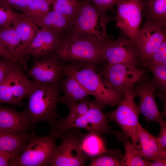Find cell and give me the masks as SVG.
Returning <instances> with one entry per match:
<instances>
[{
	"label": "cell",
	"instance_id": "1",
	"mask_svg": "<svg viewBox=\"0 0 166 166\" xmlns=\"http://www.w3.org/2000/svg\"><path fill=\"white\" fill-rule=\"evenodd\" d=\"M63 75L76 79L93 96L101 109L106 106H113L122 100L96 69V65L89 62L73 61L62 63Z\"/></svg>",
	"mask_w": 166,
	"mask_h": 166
},
{
	"label": "cell",
	"instance_id": "18",
	"mask_svg": "<svg viewBox=\"0 0 166 166\" xmlns=\"http://www.w3.org/2000/svg\"><path fill=\"white\" fill-rule=\"evenodd\" d=\"M66 77L61 81V89L64 93V96H60L59 101L69 107L85 99L87 96L92 95L74 77L70 76Z\"/></svg>",
	"mask_w": 166,
	"mask_h": 166
},
{
	"label": "cell",
	"instance_id": "16",
	"mask_svg": "<svg viewBox=\"0 0 166 166\" xmlns=\"http://www.w3.org/2000/svg\"><path fill=\"white\" fill-rule=\"evenodd\" d=\"M61 38L45 29L39 30L33 41L25 51L36 59L53 54Z\"/></svg>",
	"mask_w": 166,
	"mask_h": 166
},
{
	"label": "cell",
	"instance_id": "15",
	"mask_svg": "<svg viewBox=\"0 0 166 166\" xmlns=\"http://www.w3.org/2000/svg\"><path fill=\"white\" fill-rule=\"evenodd\" d=\"M27 76L32 81L41 83L60 82L63 75L62 63L53 53L35 59L28 71Z\"/></svg>",
	"mask_w": 166,
	"mask_h": 166
},
{
	"label": "cell",
	"instance_id": "11",
	"mask_svg": "<svg viewBox=\"0 0 166 166\" xmlns=\"http://www.w3.org/2000/svg\"><path fill=\"white\" fill-rule=\"evenodd\" d=\"M116 25L132 42L140 30L142 20L141 0H116Z\"/></svg>",
	"mask_w": 166,
	"mask_h": 166
},
{
	"label": "cell",
	"instance_id": "37",
	"mask_svg": "<svg viewBox=\"0 0 166 166\" xmlns=\"http://www.w3.org/2000/svg\"><path fill=\"white\" fill-rule=\"evenodd\" d=\"M160 125V131L157 140L160 148L166 152V123L164 120L159 123Z\"/></svg>",
	"mask_w": 166,
	"mask_h": 166
},
{
	"label": "cell",
	"instance_id": "14",
	"mask_svg": "<svg viewBox=\"0 0 166 166\" xmlns=\"http://www.w3.org/2000/svg\"><path fill=\"white\" fill-rule=\"evenodd\" d=\"M103 61L107 65L128 64L136 67L140 61L132 42L122 37L114 41H110L101 48Z\"/></svg>",
	"mask_w": 166,
	"mask_h": 166
},
{
	"label": "cell",
	"instance_id": "38",
	"mask_svg": "<svg viewBox=\"0 0 166 166\" xmlns=\"http://www.w3.org/2000/svg\"><path fill=\"white\" fill-rule=\"evenodd\" d=\"M12 159L9 153L0 151V166H10Z\"/></svg>",
	"mask_w": 166,
	"mask_h": 166
},
{
	"label": "cell",
	"instance_id": "9",
	"mask_svg": "<svg viewBox=\"0 0 166 166\" xmlns=\"http://www.w3.org/2000/svg\"><path fill=\"white\" fill-rule=\"evenodd\" d=\"M148 71L128 64L122 63L107 65L100 73L123 99L127 92Z\"/></svg>",
	"mask_w": 166,
	"mask_h": 166
},
{
	"label": "cell",
	"instance_id": "24",
	"mask_svg": "<svg viewBox=\"0 0 166 166\" xmlns=\"http://www.w3.org/2000/svg\"><path fill=\"white\" fill-rule=\"evenodd\" d=\"M100 135L89 132L81 138L82 150L89 157L97 156L107 151L105 142Z\"/></svg>",
	"mask_w": 166,
	"mask_h": 166
},
{
	"label": "cell",
	"instance_id": "3",
	"mask_svg": "<svg viewBox=\"0 0 166 166\" xmlns=\"http://www.w3.org/2000/svg\"><path fill=\"white\" fill-rule=\"evenodd\" d=\"M33 82L24 111L31 125L43 121L50 123L58 117L56 108L60 97L61 81L54 83Z\"/></svg>",
	"mask_w": 166,
	"mask_h": 166
},
{
	"label": "cell",
	"instance_id": "21",
	"mask_svg": "<svg viewBox=\"0 0 166 166\" xmlns=\"http://www.w3.org/2000/svg\"><path fill=\"white\" fill-rule=\"evenodd\" d=\"M13 28L19 36L21 42L20 55L24 57V53L39 30L36 25L25 14L13 22Z\"/></svg>",
	"mask_w": 166,
	"mask_h": 166
},
{
	"label": "cell",
	"instance_id": "6",
	"mask_svg": "<svg viewBox=\"0 0 166 166\" xmlns=\"http://www.w3.org/2000/svg\"><path fill=\"white\" fill-rule=\"evenodd\" d=\"M131 88L122 100L117 104V109L105 114L108 120L116 122L122 131V137L130 139L135 146L139 142L137 131L140 114L139 109L134 101Z\"/></svg>",
	"mask_w": 166,
	"mask_h": 166
},
{
	"label": "cell",
	"instance_id": "40",
	"mask_svg": "<svg viewBox=\"0 0 166 166\" xmlns=\"http://www.w3.org/2000/svg\"><path fill=\"white\" fill-rule=\"evenodd\" d=\"M0 57H5L10 59H18L13 57L7 50L0 41Z\"/></svg>",
	"mask_w": 166,
	"mask_h": 166
},
{
	"label": "cell",
	"instance_id": "30",
	"mask_svg": "<svg viewBox=\"0 0 166 166\" xmlns=\"http://www.w3.org/2000/svg\"><path fill=\"white\" fill-rule=\"evenodd\" d=\"M93 101H88L85 98L75 104L69 106V111L67 117L61 118L65 121L75 120L85 114L92 106Z\"/></svg>",
	"mask_w": 166,
	"mask_h": 166
},
{
	"label": "cell",
	"instance_id": "17",
	"mask_svg": "<svg viewBox=\"0 0 166 166\" xmlns=\"http://www.w3.org/2000/svg\"><path fill=\"white\" fill-rule=\"evenodd\" d=\"M32 125L25 111L18 112L13 109L0 105V131L24 134Z\"/></svg>",
	"mask_w": 166,
	"mask_h": 166
},
{
	"label": "cell",
	"instance_id": "35",
	"mask_svg": "<svg viewBox=\"0 0 166 166\" xmlns=\"http://www.w3.org/2000/svg\"><path fill=\"white\" fill-rule=\"evenodd\" d=\"M32 0H0V4L4 7L20 11L25 14Z\"/></svg>",
	"mask_w": 166,
	"mask_h": 166
},
{
	"label": "cell",
	"instance_id": "33",
	"mask_svg": "<svg viewBox=\"0 0 166 166\" xmlns=\"http://www.w3.org/2000/svg\"><path fill=\"white\" fill-rule=\"evenodd\" d=\"M22 14L6 7L0 4V28L10 26L15 19Z\"/></svg>",
	"mask_w": 166,
	"mask_h": 166
},
{
	"label": "cell",
	"instance_id": "7",
	"mask_svg": "<svg viewBox=\"0 0 166 166\" xmlns=\"http://www.w3.org/2000/svg\"><path fill=\"white\" fill-rule=\"evenodd\" d=\"M55 140L50 135H31L23 151L10 166L49 165L57 147Z\"/></svg>",
	"mask_w": 166,
	"mask_h": 166
},
{
	"label": "cell",
	"instance_id": "2",
	"mask_svg": "<svg viewBox=\"0 0 166 166\" xmlns=\"http://www.w3.org/2000/svg\"><path fill=\"white\" fill-rule=\"evenodd\" d=\"M108 19L104 12L86 1H81L68 34L102 48L111 40L107 34Z\"/></svg>",
	"mask_w": 166,
	"mask_h": 166
},
{
	"label": "cell",
	"instance_id": "5",
	"mask_svg": "<svg viewBox=\"0 0 166 166\" xmlns=\"http://www.w3.org/2000/svg\"><path fill=\"white\" fill-rule=\"evenodd\" d=\"M101 48L89 41L67 35L61 38L53 54L62 63L82 61L96 65L103 61Z\"/></svg>",
	"mask_w": 166,
	"mask_h": 166
},
{
	"label": "cell",
	"instance_id": "34",
	"mask_svg": "<svg viewBox=\"0 0 166 166\" xmlns=\"http://www.w3.org/2000/svg\"><path fill=\"white\" fill-rule=\"evenodd\" d=\"M166 65V39L161 43L157 50L148 59L146 66L151 65Z\"/></svg>",
	"mask_w": 166,
	"mask_h": 166
},
{
	"label": "cell",
	"instance_id": "27",
	"mask_svg": "<svg viewBox=\"0 0 166 166\" xmlns=\"http://www.w3.org/2000/svg\"><path fill=\"white\" fill-rule=\"evenodd\" d=\"M51 0H32L25 14L36 25L49 11Z\"/></svg>",
	"mask_w": 166,
	"mask_h": 166
},
{
	"label": "cell",
	"instance_id": "39",
	"mask_svg": "<svg viewBox=\"0 0 166 166\" xmlns=\"http://www.w3.org/2000/svg\"><path fill=\"white\" fill-rule=\"evenodd\" d=\"M166 158H159L155 160L148 161L145 160L146 166H165Z\"/></svg>",
	"mask_w": 166,
	"mask_h": 166
},
{
	"label": "cell",
	"instance_id": "36",
	"mask_svg": "<svg viewBox=\"0 0 166 166\" xmlns=\"http://www.w3.org/2000/svg\"><path fill=\"white\" fill-rule=\"evenodd\" d=\"M101 11L105 13L115 5L116 0H89Z\"/></svg>",
	"mask_w": 166,
	"mask_h": 166
},
{
	"label": "cell",
	"instance_id": "20",
	"mask_svg": "<svg viewBox=\"0 0 166 166\" xmlns=\"http://www.w3.org/2000/svg\"><path fill=\"white\" fill-rule=\"evenodd\" d=\"M71 22L64 15L53 10H49L36 25L61 38L68 34Z\"/></svg>",
	"mask_w": 166,
	"mask_h": 166
},
{
	"label": "cell",
	"instance_id": "26",
	"mask_svg": "<svg viewBox=\"0 0 166 166\" xmlns=\"http://www.w3.org/2000/svg\"><path fill=\"white\" fill-rule=\"evenodd\" d=\"M123 156L118 150H108L97 156L91 158L89 166H121V161Z\"/></svg>",
	"mask_w": 166,
	"mask_h": 166
},
{
	"label": "cell",
	"instance_id": "22",
	"mask_svg": "<svg viewBox=\"0 0 166 166\" xmlns=\"http://www.w3.org/2000/svg\"><path fill=\"white\" fill-rule=\"evenodd\" d=\"M142 12L146 21L165 28L166 24V0H141Z\"/></svg>",
	"mask_w": 166,
	"mask_h": 166
},
{
	"label": "cell",
	"instance_id": "23",
	"mask_svg": "<svg viewBox=\"0 0 166 166\" xmlns=\"http://www.w3.org/2000/svg\"><path fill=\"white\" fill-rule=\"evenodd\" d=\"M0 41L14 57L21 60L27 58L20 56L21 40L13 27L0 28Z\"/></svg>",
	"mask_w": 166,
	"mask_h": 166
},
{
	"label": "cell",
	"instance_id": "29",
	"mask_svg": "<svg viewBox=\"0 0 166 166\" xmlns=\"http://www.w3.org/2000/svg\"><path fill=\"white\" fill-rule=\"evenodd\" d=\"M80 1L79 0H51L53 10L64 15L72 21Z\"/></svg>",
	"mask_w": 166,
	"mask_h": 166
},
{
	"label": "cell",
	"instance_id": "19",
	"mask_svg": "<svg viewBox=\"0 0 166 166\" xmlns=\"http://www.w3.org/2000/svg\"><path fill=\"white\" fill-rule=\"evenodd\" d=\"M30 136L27 133L17 134L0 131V151L10 154L11 163L23 151Z\"/></svg>",
	"mask_w": 166,
	"mask_h": 166
},
{
	"label": "cell",
	"instance_id": "31",
	"mask_svg": "<svg viewBox=\"0 0 166 166\" xmlns=\"http://www.w3.org/2000/svg\"><path fill=\"white\" fill-rule=\"evenodd\" d=\"M148 67L152 73V81L156 88L160 90L162 93L166 94V65H151Z\"/></svg>",
	"mask_w": 166,
	"mask_h": 166
},
{
	"label": "cell",
	"instance_id": "13",
	"mask_svg": "<svg viewBox=\"0 0 166 166\" xmlns=\"http://www.w3.org/2000/svg\"><path fill=\"white\" fill-rule=\"evenodd\" d=\"M165 39L164 28L154 22L146 21L140 29L132 42L143 66Z\"/></svg>",
	"mask_w": 166,
	"mask_h": 166
},
{
	"label": "cell",
	"instance_id": "4",
	"mask_svg": "<svg viewBox=\"0 0 166 166\" xmlns=\"http://www.w3.org/2000/svg\"><path fill=\"white\" fill-rule=\"evenodd\" d=\"M95 100L84 115L75 120L65 121L61 118L50 122V135L55 139L59 138L63 134L72 128H83L89 132L102 135L111 132L108 119Z\"/></svg>",
	"mask_w": 166,
	"mask_h": 166
},
{
	"label": "cell",
	"instance_id": "10",
	"mask_svg": "<svg viewBox=\"0 0 166 166\" xmlns=\"http://www.w3.org/2000/svg\"><path fill=\"white\" fill-rule=\"evenodd\" d=\"M22 70L19 67L11 69L0 84V104L22 105L33 83L22 73Z\"/></svg>",
	"mask_w": 166,
	"mask_h": 166
},
{
	"label": "cell",
	"instance_id": "25",
	"mask_svg": "<svg viewBox=\"0 0 166 166\" xmlns=\"http://www.w3.org/2000/svg\"><path fill=\"white\" fill-rule=\"evenodd\" d=\"M128 138L123 137L124 153L121 161V166H146V162L141 152L139 145L135 146Z\"/></svg>",
	"mask_w": 166,
	"mask_h": 166
},
{
	"label": "cell",
	"instance_id": "32",
	"mask_svg": "<svg viewBox=\"0 0 166 166\" xmlns=\"http://www.w3.org/2000/svg\"><path fill=\"white\" fill-rule=\"evenodd\" d=\"M26 63L22 60L0 57V84L7 73L11 69L19 67L23 70L26 69Z\"/></svg>",
	"mask_w": 166,
	"mask_h": 166
},
{
	"label": "cell",
	"instance_id": "12",
	"mask_svg": "<svg viewBox=\"0 0 166 166\" xmlns=\"http://www.w3.org/2000/svg\"><path fill=\"white\" fill-rule=\"evenodd\" d=\"M156 88L152 79L147 74L133 85L132 91L134 97L139 98L138 106L140 114H143L147 122L155 121L159 123L165 117L160 112L155 96Z\"/></svg>",
	"mask_w": 166,
	"mask_h": 166
},
{
	"label": "cell",
	"instance_id": "8",
	"mask_svg": "<svg viewBox=\"0 0 166 166\" xmlns=\"http://www.w3.org/2000/svg\"><path fill=\"white\" fill-rule=\"evenodd\" d=\"M79 128H72L62 135L61 145L57 146L49 165L84 166L89 158L83 151Z\"/></svg>",
	"mask_w": 166,
	"mask_h": 166
},
{
	"label": "cell",
	"instance_id": "28",
	"mask_svg": "<svg viewBox=\"0 0 166 166\" xmlns=\"http://www.w3.org/2000/svg\"><path fill=\"white\" fill-rule=\"evenodd\" d=\"M137 134L140 142L145 144L160 157L166 158V152L160 148L157 138L150 134L140 123L138 125Z\"/></svg>",
	"mask_w": 166,
	"mask_h": 166
}]
</instances>
